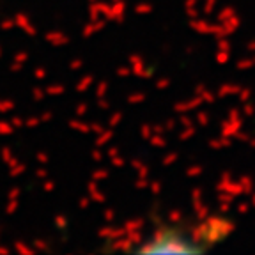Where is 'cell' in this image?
Wrapping results in <instances>:
<instances>
[{"label": "cell", "instance_id": "6da1fadb", "mask_svg": "<svg viewBox=\"0 0 255 255\" xmlns=\"http://www.w3.org/2000/svg\"><path fill=\"white\" fill-rule=\"evenodd\" d=\"M227 236V222L211 218L197 227L191 225H159L136 248L140 254H202L215 241Z\"/></svg>", "mask_w": 255, "mask_h": 255}]
</instances>
